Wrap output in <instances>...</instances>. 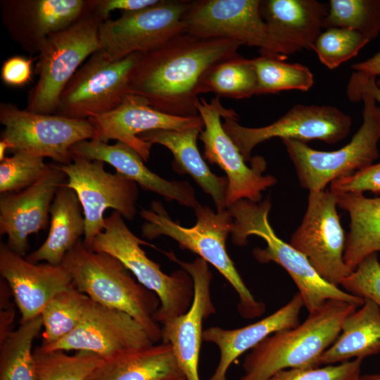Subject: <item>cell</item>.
Returning <instances> with one entry per match:
<instances>
[{
    "mask_svg": "<svg viewBox=\"0 0 380 380\" xmlns=\"http://www.w3.org/2000/svg\"><path fill=\"white\" fill-rule=\"evenodd\" d=\"M239 42L202 39L184 32L142 53L130 78V94L154 109L177 117L198 116L197 88L211 66L238 55Z\"/></svg>",
    "mask_w": 380,
    "mask_h": 380,
    "instance_id": "cell-1",
    "label": "cell"
},
{
    "mask_svg": "<svg viewBox=\"0 0 380 380\" xmlns=\"http://www.w3.org/2000/svg\"><path fill=\"white\" fill-rule=\"evenodd\" d=\"M358 307L329 300L302 324L268 336L246 356L239 380H269L281 370L319 366L321 355L338 336L343 321Z\"/></svg>",
    "mask_w": 380,
    "mask_h": 380,
    "instance_id": "cell-2",
    "label": "cell"
},
{
    "mask_svg": "<svg viewBox=\"0 0 380 380\" xmlns=\"http://www.w3.org/2000/svg\"><path fill=\"white\" fill-rule=\"evenodd\" d=\"M61 265L78 291L94 302L127 313L143 327L153 342H161V326L156 319L160 308L158 296L136 280L119 260L91 250L80 239Z\"/></svg>",
    "mask_w": 380,
    "mask_h": 380,
    "instance_id": "cell-3",
    "label": "cell"
},
{
    "mask_svg": "<svg viewBox=\"0 0 380 380\" xmlns=\"http://www.w3.org/2000/svg\"><path fill=\"white\" fill-rule=\"evenodd\" d=\"M139 213L145 220L141 227L144 238L170 237L181 248L198 255L219 271L237 293V308L242 317L253 319L264 313L265 304L255 298L227 253L226 241L231 234L233 219L227 208L215 212L208 205H199L195 209L196 223L191 227L173 221L158 201Z\"/></svg>",
    "mask_w": 380,
    "mask_h": 380,
    "instance_id": "cell-4",
    "label": "cell"
},
{
    "mask_svg": "<svg viewBox=\"0 0 380 380\" xmlns=\"http://www.w3.org/2000/svg\"><path fill=\"white\" fill-rule=\"evenodd\" d=\"M271 206L268 198L259 203L242 199L228 206L227 209L233 219L231 232L233 243L243 246L250 236L262 238L267 246L264 248H255L253 251V256L260 263L274 262L288 272L309 313L329 300H345L361 306L363 298L324 280L305 255L276 234L268 218Z\"/></svg>",
    "mask_w": 380,
    "mask_h": 380,
    "instance_id": "cell-5",
    "label": "cell"
},
{
    "mask_svg": "<svg viewBox=\"0 0 380 380\" xmlns=\"http://www.w3.org/2000/svg\"><path fill=\"white\" fill-rule=\"evenodd\" d=\"M141 245L153 246L132 232L122 215L114 211L105 218L103 232L95 237L89 248L116 258L141 284L158 296L160 308L156 319L160 324L189 309L194 298L193 280L183 269L170 274L163 272Z\"/></svg>",
    "mask_w": 380,
    "mask_h": 380,
    "instance_id": "cell-6",
    "label": "cell"
},
{
    "mask_svg": "<svg viewBox=\"0 0 380 380\" xmlns=\"http://www.w3.org/2000/svg\"><path fill=\"white\" fill-rule=\"evenodd\" d=\"M103 21L89 5L83 15L69 27L49 36L37 56L38 80L30 91L27 109L55 114L60 96L83 61L100 49L99 26Z\"/></svg>",
    "mask_w": 380,
    "mask_h": 380,
    "instance_id": "cell-7",
    "label": "cell"
},
{
    "mask_svg": "<svg viewBox=\"0 0 380 380\" xmlns=\"http://www.w3.org/2000/svg\"><path fill=\"white\" fill-rule=\"evenodd\" d=\"M363 102V122L350 141L340 149L321 151L305 142L281 139L286 147L300 186L309 191L324 190L334 180L366 168L379 158L380 107L368 95L360 96Z\"/></svg>",
    "mask_w": 380,
    "mask_h": 380,
    "instance_id": "cell-8",
    "label": "cell"
},
{
    "mask_svg": "<svg viewBox=\"0 0 380 380\" xmlns=\"http://www.w3.org/2000/svg\"><path fill=\"white\" fill-rule=\"evenodd\" d=\"M198 115L204 128L199 134L203 143V158L211 164L218 165L226 174L228 186L226 196V208L242 199L259 203L262 192L277 183L271 175H263L266 163L261 156H255L251 166L246 160L231 138L223 129L221 118H239L234 110L222 106L220 96L208 102L198 98L196 102Z\"/></svg>",
    "mask_w": 380,
    "mask_h": 380,
    "instance_id": "cell-9",
    "label": "cell"
},
{
    "mask_svg": "<svg viewBox=\"0 0 380 380\" xmlns=\"http://www.w3.org/2000/svg\"><path fill=\"white\" fill-rule=\"evenodd\" d=\"M0 123L4 127L1 140L11 151L48 157L60 165L72 162L74 144L94 136L88 119L37 113L8 103L0 104Z\"/></svg>",
    "mask_w": 380,
    "mask_h": 380,
    "instance_id": "cell-10",
    "label": "cell"
},
{
    "mask_svg": "<svg viewBox=\"0 0 380 380\" xmlns=\"http://www.w3.org/2000/svg\"><path fill=\"white\" fill-rule=\"evenodd\" d=\"M141 53L111 61L100 49L94 53L65 87L55 114L88 119L118 108L130 94L131 75Z\"/></svg>",
    "mask_w": 380,
    "mask_h": 380,
    "instance_id": "cell-11",
    "label": "cell"
},
{
    "mask_svg": "<svg viewBox=\"0 0 380 380\" xmlns=\"http://www.w3.org/2000/svg\"><path fill=\"white\" fill-rule=\"evenodd\" d=\"M67 176L65 185L75 191L85 219L84 244L90 248L95 237L104 228L103 214L113 208L129 220L137 213L138 184L121 174L110 173L104 163L72 154L66 165L58 164Z\"/></svg>",
    "mask_w": 380,
    "mask_h": 380,
    "instance_id": "cell-12",
    "label": "cell"
},
{
    "mask_svg": "<svg viewBox=\"0 0 380 380\" xmlns=\"http://www.w3.org/2000/svg\"><path fill=\"white\" fill-rule=\"evenodd\" d=\"M238 118L225 117L222 126L246 162H251L257 145L272 138L303 142L317 139L334 144L345 139L351 127L348 114L326 105H295L280 118L261 127L242 126Z\"/></svg>",
    "mask_w": 380,
    "mask_h": 380,
    "instance_id": "cell-13",
    "label": "cell"
},
{
    "mask_svg": "<svg viewBox=\"0 0 380 380\" xmlns=\"http://www.w3.org/2000/svg\"><path fill=\"white\" fill-rule=\"evenodd\" d=\"M191 1L160 0L146 8L122 12L99 26L100 50L111 61L146 53L184 32L183 18Z\"/></svg>",
    "mask_w": 380,
    "mask_h": 380,
    "instance_id": "cell-14",
    "label": "cell"
},
{
    "mask_svg": "<svg viewBox=\"0 0 380 380\" xmlns=\"http://www.w3.org/2000/svg\"><path fill=\"white\" fill-rule=\"evenodd\" d=\"M336 207V195L330 189L309 191L305 213L289 243L324 280L338 286L353 272L343 260L346 238Z\"/></svg>",
    "mask_w": 380,
    "mask_h": 380,
    "instance_id": "cell-15",
    "label": "cell"
},
{
    "mask_svg": "<svg viewBox=\"0 0 380 380\" xmlns=\"http://www.w3.org/2000/svg\"><path fill=\"white\" fill-rule=\"evenodd\" d=\"M183 25L184 32L193 36L234 40L259 48L261 55L280 58L261 15L260 0L191 1Z\"/></svg>",
    "mask_w": 380,
    "mask_h": 380,
    "instance_id": "cell-16",
    "label": "cell"
},
{
    "mask_svg": "<svg viewBox=\"0 0 380 380\" xmlns=\"http://www.w3.org/2000/svg\"><path fill=\"white\" fill-rule=\"evenodd\" d=\"M165 253L191 277L194 298L191 307L184 314L167 319L160 323L161 342L170 345L186 380H201L198 365L203 340V322L215 312L210 294L213 274L208 263L200 257L192 262H184L172 252Z\"/></svg>",
    "mask_w": 380,
    "mask_h": 380,
    "instance_id": "cell-17",
    "label": "cell"
},
{
    "mask_svg": "<svg viewBox=\"0 0 380 380\" xmlns=\"http://www.w3.org/2000/svg\"><path fill=\"white\" fill-rule=\"evenodd\" d=\"M156 343L143 327L127 313L91 300L78 326L67 336L46 346L45 350H76L104 360L122 352Z\"/></svg>",
    "mask_w": 380,
    "mask_h": 380,
    "instance_id": "cell-18",
    "label": "cell"
},
{
    "mask_svg": "<svg viewBox=\"0 0 380 380\" xmlns=\"http://www.w3.org/2000/svg\"><path fill=\"white\" fill-rule=\"evenodd\" d=\"M66 178L58 164H49L43 176L32 185L1 195L0 234L7 236L6 243L10 249L25 256L28 236L47 227L51 205Z\"/></svg>",
    "mask_w": 380,
    "mask_h": 380,
    "instance_id": "cell-19",
    "label": "cell"
},
{
    "mask_svg": "<svg viewBox=\"0 0 380 380\" xmlns=\"http://www.w3.org/2000/svg\"><path fill=\"white\" fill-rule=\"evenodd\" d=\"M94 129L92 139L108 143L117 140L135 150L147 162L152 144L139 138L144 132L155 129L202 130L201 118L177 117L158 111L142 97L129 94L118 108L106 113L88 118Z\"/></svg>",
    "mask_w": 380,
    "mask_h": 380,
    "instance_id": "cell-20",
    "label": "cell"
},
{
    "mask_svg": "<svg viewBox=\"0 0 380 380\" xmlns=\"http://www.w3.org/2000/svg\"><path fill=\"white\" fill-rule=\"evenodd\" d=\"M88 0H1V18L10 37L31 55L45 41L78 20Z\"/></svg>",
    "mask_w": 380,
    "mask_h": 380,
    "instance_id": "cell-21",
    "label": "cell"
},
{
    "mask_svg": "<svg viewBox=\"0 0 380 380\" xmlns=\"http://www.w3.org/2000/svg\"><path fill=\"white\" fill-rule=\"evenodd\" d=\"M0 274L8 284L20 313V324L41 315L49 301L72 285L62 265L34 263L0 243Z\"/></svg>",
    "mask_w": 380,
    "mask_h": 380,
    "instance_id": "cell-22",
    "label": "cell"
},
{
    "mask_svg": "<svg viewBox=\"0 0 380 380\" xmlns=\"http://www.w3.org/2000/svg\"><path fill=\"white\" fill-rule=\"evenodd\" d=\"M328 4L316 0H263L260 13L276 56L286 58L303 49H313L323 29Z\"/></svg>",
    "mask_w": 380,
    "mask_h": 380,
    "instance_id": "cell-23",
    "label": "cell"
},
{
    "mask_svg": "<svg viewBox=\"0 0 380 380\" xmlns=\"http://www.w3.org/2000/svg\"><path fill=\"white\" fill-rule=\"evenodd\" d=\"M70 151L91 160H99L113 166L118 173L134 181L141 188L162 196L168 201L196 209L201 204L194 188L187 181H169L151 171L140 155L120 141L114 144L90 139L74 144Z\"/></svg>",
    "mask_w": 380,
    "mask_h": 380,
    "instance_id": "cell-24",
    "label": "cell"
},
{
    "mask_svg": "<svg viewBox=\"0 0 380 380\" xmlns=\"http://www.w3.org/2000/svg\"><path fill=\"white\" fill-rule=\"evenodd\" d=\"M304 306L299 293L271 315L243 327L226 329L211 327L203 332V340L217 346L220 360L209 380H227L231 365L245 352L251 350L268 336L300 324V313Z\"/></svg>",
    "mask_w": 380,
    "mask_h": 380,
    "instance_id": "cell-25",
    "label": "cell"
},
{
    "mask_svg": "<svg viewBox=\"0 0 380 380\" xmlns=\"http://www.w3.org/2000/svg\"><path fill=\"white\" fill-rule=\"evenodd\" d=\"M201 129L185 130L155 129L140 134L138 137L151 144L166 147L173 155L172 167L179 174H187L203 191L210 196L217 211L226 209L228 186L227 177H220L210 170L201 156L197 139Z\"/></svg>",
    "mask_w": 380,
    "mask_h": 380,
    "instance_id": "cell-26",
    "label": "cell"
},
{
    "mask_svg": "<svg viewBox=\"0 0 380 380\" xmlns=\"http://www.w3.org/2000/svg\"><path fill=\"white\" fill-rule=\"evenodd\" d=\"M181 375L170 345L160 342L104 360L87 380H165Z\"/></svg>",
    "mask_w": 380,
    "mask_h": 380,
    "instance_id": "cell-27",
    "label": "cell"
},
{
    "mask_svg": "<svg viewBox=\"0 0 380 380\" xmlns=\"http://www.w3.org/2000/svg\"><path fill=\"white\" fill-rule=\"evenodd\" d=\"M82 213L75 191L65 184L61 186L51 205L48 236L41 246L25 258L34 263L61 265L67 253L84 235L85 219Z\"/></svg>",
    "mask_w": 380,
    "mask_h": 380,
    "instance_id": "cell-28",
    "label": "cell"
},
{
    "mask_svg": "<svg viewBox=\"0 0 380 380\" xmlns=\"http://www.w3.org/2000/svg\"><path fill=\"white\" fill-rule=\"evenodd\" d=\"M335 194L337 206L350 216L343 260L353 272L366 257L380 251V197L358 192Z\"/></svg>",
    "mask_w": 380,
    "mask_h": 380,
    "instance_id": "cell-29",
    "label": "cell"
},
{
    "mask_svg": "<svg viewBox=\"0 0 380 380\" xmlns=\"http://www.w3.org/2000/svg\"><path fill=\"white\" fill-rule=\"evenodd\" d=\"M364 303L343 321L333 344L321 355L319 365H334L380 353V308L372 300Z\"/></svg>",
    "mask_w": 380,
    "mask_h": 380,
    "instance_id": "cell-30",
    "label": "cell"
},
{
    "mask_svg": "<svg viewBox=\"0 0 380 380\" xmlns=\"http://www.w3.org/2000/svg\"><path fill=\"white\" fill-rule=\"evenodd\" d=\"M214 93L234 99L249 98L257 94V77L253 58L237 55L209 68L202 75L197 94Z\"/></svg>",
    "mask_w": 380,
    "mask_h": 380,
    "instance_id": "cell-31",
    "label": "cell"
},
{
    "mask_svg": "<svg viewBox=\"0 0 380 380\" xmlns=\"http://www.w3.org/2000/svg\"><path fill=\"white\" fill-rule=\"evenodd\" d=\"M42 327L39 316L0 341V380H38L32 346Z\"/></svg>",
    "mask_w": 380,
    "mask_h": 380,
    "instance_id": "cell-32",
    "label": "cell"
},
{
    "mask_svg": "<svg viewBox=\"0 0 380 380\" xmlns=\"http://www.w3.org/2000/svg\"><path fill=\"white\" fill-rule=\"evenodd\" d=\"M90 301L73 284L54 296L40 315L44 328L41 346L53 344L70 334L81 322Z\"/></svg>",
    "mask_w": 380,
    "mask_h": 380,
    "instance_id": "cell-33",
    "label": "cell"
},
{
    "mask_svg": "<svg viewBox=\"0 0 380 380\" xmlns=\"http://www.w3.org/2000/svg\"><path fill=\"white\" fill-rule=\"evenodd\" d=\"M257 77V94H276L285 90H309L314 83L310 69L284 58L261 55L253 58Z\"/></svg>",
    "mask_w": 380,
    "mask_h": 380,
    "instance_id": "cell-34",
    "label": "cell"
},
{
    "mask_svg": "<svg viewBox=\"0 0 380 380\" xmlns=\"http://www.w3.org/2000/svg\"><path fill=\"white\" fill-rule=\"evenodd\" d=\"M38 380H87L104 359L92 353L45 350L40 346L33 350Z\"/></svg>",
    "mask_w": 380,
    "mask_h": 380,
    "instance_id": "cell-35",
    "label": "cell"
},
{
    "mask_svg": "<svg viewBox=\"0 0 380 380\" xmlns=\"http://www.w3.org/2000/svg\"><path fill=\"white\" fill-rule=\"evenodd\" d=\"M323 28L355 30L369 41L380 32V0H330Z\"/></svg>",
    "mask_w": 380,
    "mask_h": 380,
    "instance_id": "cell-36",
    "label": "cell"
},
{
    "mask_svg": "<svg viewBox=\"0 0 380 380\" xmlns=\"http://www.w3.org/2000/svg\"><path fill=\"white\" fill-rule=\"evenodd\" d=\"M369 42L355 30L331 27L321 32L313 50L321 63L332 70L355 56Z\"/></svg>",
    "mask_w": 380,
    "mask_h": 380,
    "instance_id": "cell-37",
    "label": "cell"
},
{
    "mask_svg": "<svg viewBox=\"0 0 380 380\" xmlns=\"http://www.w3.org/2000/svg\"><path fill=\"white\" fill-rule=\"evenodd\" d=\"M44 158L18 151L0 163V193L20 191L35 183L46 171Z\"/></svg>",
    "mask_w": 380,
    "mask_h": 380,
    "instance_id": "cell-38",
    "label": "cell"
},
{
    "mask_svg": "<svg viewBox=\"0 0 380 380\" xmlns=\"http://www.w3.org/2000/svg\"><path fill=\"white\" fill-rule=\"evenodd\" d=\"M340 285L346 292L370 299L380 308V262L377 253L366 257Z\"/></svg>",
    "mask_w": 380,
    "mask_h": 380,
    "instance_id": "cell-39",
    "label": "cell"
},
{
    "mask_svg": "<svg viewBox=\"0 0 380 380\" xmlns=\"http://www.w3.org/2000/svg\"><path fill=\"white\" fill-rule=\"evenodd\" d=\"M362 360L354 359L324 367L284 369L269 380H360Z\"/></svg>",
    "mask_w": 380,
    "mask_h": 380,
    "instance_id": "cell-40",
    "label": "cell"
},
{
    "mask_svg": "<svg viewBox=\"0 0 380 380\" xmlns=\"http://www.w3.org/2000/svg\"><path fill=\"white\" fill-rule=\"evenodd\" d=\"M330 191L334 194L380 193V163L334 180L330 184Z\"/></svg>",
    "mask_w": 380,
    "mask_h": 380,
    "instance_id": "cell-41",
    "label": "cell"
},
{
    "mask_svg": "<svg viewBox=\"0 0 380 380\" xmlns=\"http://www.w3.org/2000/svg\"><path fill=\"white\" fill-rule=\"evenodd\" d=\"M33 58L15 56L7 58L1 70L2 82L10 87H20L29 83L32 78Z\"/></svg>",
    "mask_w": 380,
    "mask_h": 380,
    "instance_id": "cell-42",
    "label": "cell"
},
{
    "mask_svg": "<svg viewBox=\"0 0 380 380\" xmlns=\"http://www.w3.org/2000/svg\"><path fill=\"white\" fill-rule=\"evenodd\" d=\"M160 0H89L91 11L102 21L108 19L110 12L120 10L122 12L139 11L158 3Z\"/></svg>",
    "mask_w": 380,
    "mask_h": 380,
    "instance_id": "cell-43",
    "label": "cell"
},
{
    "mask_svg": "<svg viewBox=\"0 0 380 380\" xmlns=\"http://www.w3.org/2000/svg\"><path fill=\"white\" fill-rule=\"evenodd\" d=\"M346 94L351 101H357L362 95H368L380 104V79L376 81V77L354 71L348 81Z\"/></svg>",
    "mask_w": 380,
    "mask_h": 380,
    "instance_id": "cell-44",
    "label": "cell"
},
{
    "mask_svg": "<svg viewBox=\"0 0 380 380\" xmlns=\"http://www.w3.org/2000/svg\"><path fill=\"white\" fill-rule=\"evenodd\" d=\"M0 341H3L13 330L11 327L15 318V309L10 301L11 291L3 279L1 280Z\"/></svg>",
    "mask_w": 380,
    "mask_h": 380,
    "instance_id": "cell-45",
    "label": "cell"
},
{
    "mask_svg": "<svg viewBox=\"0 0 380 380\" xmlns=\"http://www.w3.org/2000/svg\"><path fill=\"white\" fill-rule=\"evenodd\" d=\"M352 68L355 72L376 77L380 75V52L364 61L355 63Z\"/></svg>",
    "mask_w": 380,
    "mask_h": 380,
    "instance_id": "cell-46",
    "label": "cell"
},
{
    "mask_svg": "<svg viewBox=\"0 0 380 380\" xmlns=\"http://www.w3.org/2000/svg\"><path fill=\"white\" fill-rule=\"evenodd\" d=\"M360 380H380V373L361 376Z\"/></svg>",
    "mask_w": 380,
    "mask_h": 380,
    "instance_id": "cell-47",
    "label": "cell"
},
{
    "mask_svg": "<svg viewBox=\"0 0 380 380\" xmlns=\"http://www.w3.org/2000/svg\"><path fill=\"white\" fill-rule=\"evenodd\" d=\"M165 380H186V379L183 375H181V376L170 378Z\"/></svg>",
    "mask_w": 380,
    "mask_h": 380,
    "instance_id": "cell-48",
    "label": "cell"
}]
</instances>
